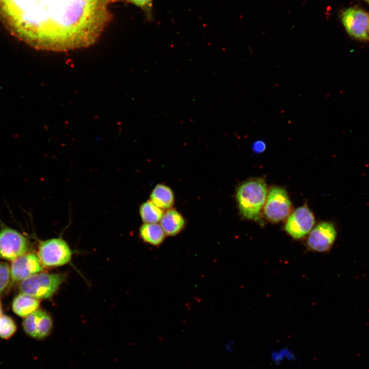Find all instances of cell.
I'll return each mask as SVG.
<instances>
[{
	"mask_svg": "<svg viewBox=\"0 0 369 369\" xmlns=\"http://www.w3.org/2000/svg\"><path fill=\"white\" fill-rule=\"evenodd\" d=\"M265 149L266 144L261 140H256L252 145V150L256 153H262L265 151Z\"/></svg>",
	"mask_w": 369,
	"mask_h": 369,
	"instance_id": "obj_21",
	"label": "cell"
},
{
	"mask_svg": "<svg viewBox=\"0 0 369 369\" xmlns=\"http://www.w3.org/2000/svg\"><path fill=\"white\" fill-rule=\"evenodd\" d=\"M270 358L276 365H279L284 361L295 362L299 359L296 353L288 347L271 350L270 352Z\"/></svg>",
	"mask_w": 369,
	"mask_h": 369,
	"instance_id": "obj_17",
	"label": "cell"
},
{
	"mask_svg": "<svg viewBox=\"0 0 369 369\" xmlns=\"http://www.w3.org/2000/svg\"><path fill=\"white\" fill-rule=\"evenodd\" d=\"M291 202L285 189L281 187L271 189L266 197L263 212L268 220L279 222L289 215Z\"/></svg>",
	"mask_w": 369,
	"mask_h": 369,
	"instance_id": "obj_6",
	"label": "cell"
},
{
	"mask_svg": "<svg viewBox=\"0 0 369 369\" xmlns=\"http://www.w3.org/2000/svg\"><path fill=\"white\" fill-rule=\"evenodd\" d=\"M314 224V216L305 205L298 208L290 215L284 230L293 238L299 239L309 233Z\"/></svg>",
	"mask_w": 369,
	"mask_h": 369,
	"instance_id": "obj_8",
	"label": "cell"
},
{
	"mask_svg": "<svg viewBox=\"0 0 369 369\" xmlns=\"http://www.w3.org/2000/svg\"><path fill=\"white\" fill-rule=\"evenodd\" d=\"M10 280V267L7 263L0 262V293L6 290Z\"/></svg>",
	"mask_w": 369,
	"mask_h": 369,
	"instance_id": "obj_19",
	"label": "cell"
},
{
	"mask_svg": "<svg viewBox=\"0 0 369 369\" xmlns=\"http://www.w3.org/2000/svg\"><path fill=\"white\" fill-rule=\"evenodd\" d=\"M266 197L267 187L263 178H252L243 182L236 191L238 208L242 216L263 223L260 214Z\"/></svg>",
	"mask_w": 369,
	"mask_h": 369,
	"instance_id": "obj_2",
	"label": "cell"
},
{
	"mask_svg": "<svg viewBox=\"0 0 369 369\" xmlns=\"http://www.w3.org/2000/svg\"><path fill=\"white\" fill-rule=\"evenodd\" d=\"M17 329L16 325L12 318L2 315L0 317V337L8 339L12 337Z\"/></svg>",
	"mask_w": 369,
	"mask_h": 369,
	"instance_id": "obj_18",
	"label": "cell"
},
{
	"mask_svg": "<svg viewBox=\"0 0 369 369\" xmlns=\"http://www.w3.org/2000/svg\"><path fill=\"white\" fill-rule=\"evenodd\" d=\"M368 34H369V26H368Z\"/></svg>",
	"mask_w": 369,
	"mask_h": 369,
	"instance_id": "obj_25",
	"label": "cell"
},
{
	"mask_svg": "<svg viewBox=\"0 0 369 369\" xmlns=\"http://www.w3.org/2000/svg\"><path fill=\"white\" fill-rule=\"evenodd\" d=\"M39 306L38 299L22 293L14 298L12 305L13 312L22 317H26L37 310Z\"/></svg>",
	"mask_w": 369,
	"mask_h": 369,
	"instance_id": "obj_13",
	"label": "cell"
},
{
	"mask_svg": "<svg viewBox=\"0 0 369 369\" xmlns=\"http://www.w3.org/2000/svg\"><path fill=\"white\" fill-rule=\"evenodd\" d=\"M109 0H0V19L41 50L64 51L95 43L109 25Z\"/></svg>",
	"mask_w": 369,
	"mask_h": 369,
	"instance_id": "obj_1",
	"label": "cell"
},
{
	"mask_svg": "<svg viewBox=\"0 0 369 369\" xmlns=\"http://www.w3.org/2000/svg\"><path fill=\"white\" fill-rule=\"evenodd\" d=\"M23 326L29 336L37 340H43L51 333L53 321L47 312L37 310L25 317Z\"/></svg>",
	"mask_w": 369,
	"mask_h": 369,
	"instance_id": "obj_10",
	"label": "cell"
},
{
	"mask_svg": "<svg viewBox=\"0 0 369 369\" xmlns=\"http://www.w3.org/2000/svg\"><path fill=\"white\" fill-rule=\"evenodd\" d=\"M150 199L156 206L163 209H170L174 204V196L170 188L158 184L152 190Z\"/></svg>",
	"mask_w": 369,
	"mask_h": 369,
	"instance_id": "obj_15",
	"label": "cell"
},
{
	"mask_svg": "<svg viewBox=\"0 0 369 369\" xmlns=\"http://www.w3.org/2000/svg\"><path fill=\"white\" fill-rule=\"evenodd\" d=\"M65 279L61 274L38 273L21 281L19 289L22 293L38 299L48 298L57 290Z\"/></svg>",
	"mask_w": 369,
	"mask_h": 369,
	"instance_id": "obj_3",
	"label": "cell"
},
{
	"mask_svg": "<svg viewBox=\"0 0 369 369\" xmlns=\"http://www.w3.org/2000/svg\"><path fill=\"white\" fill-rule=\"evenodd\" d=\"M142 9L146 14L148 18L152 17V5L154 0H127Z\"/></svg>",
	"mask_w": 369,
	"mask_h": 369,
	"instance_id": "obj_20",
	"label": "cell"
},
{
	"mask_svg": "<svg viewBox=\"0 0 369 369\" xmlns=\"http://www.w3.org/2000/svg\"><path fill=\"white\" fill-rule=\"evenodd\" d=\"M139 214L145 223H157L160 221L163 211L152 201L148 200L140 206Z\"/></svg>",
	"mask_w": 369,
	"mask_h": 369,
	"instance_id": "obj_16",
	"label": "cell"
},
{
	"mask_svg": "<svg viewBox=\"0 0 369 369\" xmlns=\"http://www.w3.org/2000/svg\"><path fill=\"white\" fill-rule=\"evenodd\" d=\"M38 257L34 253L25 254L13 260L10 266L11 283L22 281L43 270Z\"/></svg>",
	"mask_w": 369,
	"mask_h": 369,
	"instance_id": "obj_11",
	"label": "cell"
},
{
	"mask_svg": "<svg viewBox=\"0 0 369 369\" xmlns=\"http://www.w3.org/2000/svg\"><path fill=\"white\" fill-rule=\"evenodd\" d=\"M2 315V308L0 302V317Z\"/></svg>",
	"mask_w": 369,
	"mask_h": 369,
	"instance_id": "obj_23",
	"label": "cell"
},
{
	"mask_svg": "<svg viewBox=\"0 0 369 369\" xmlns=\"http://www.w3.org/2000/svg\"><path fill=\"white\" fill-rule=\"evenodd\" d=\"M369 4V0H364Z\"/></svg>",
	"mask_w": 369,
	"mask_h": 369,
	"instance_id": "obj_24",
	"label": "cell"
},
{
	"mask_svg": "<svg viewBox=\"0 0 369 369\" xmlns=\"http://www.w3.org/2000/svg\"><path fill=\"white\" fill-rule=\"evenodd\" d=\"M29 242L17 231L1 224L0 229V258L13 260L28 251Z\"/></svg>",
	"mask_w": 369,
	"mask_h": 369,
	"instance_id": "obj_5",
	"label": "cell"
},
{
	"mask_svg": "<svg viewBox=\"0 0 369 369\" xmlns=\"http://www.w3.org/2000/svg\"><path fill=\"white\" fill-rule=\"evenodd\" d=\"M336 236V228L332 222H320L310 232L307 246L316 252H327L332 247Z\"/></svg>",
	"mask_w": 369,
	"mask_h": 369,
	"instance_id": "obj_9",
	"label": "cell"
},
{
	"mask_svg": "<svg viewBox=\"0 0 369 369\" xmlns=\"http://www.w3.org/2000/svg\"><path fill=\"white\" fill-rule=\"evenodd\" d=\"M235 345L234 342L233 341H230L226 343L225 345V352L230 354H232L234 353V346Z\"/></svg>",
	"mask_w": 369,
	"mask_h": 369,
	"instance_id": "obj_22",
	"label": "cell"
},
{
	"mask_svg": "<svg viewBox=\"0 0 369 369\" xmlns=\"http://www.w3.org/2000/svg\"><path fill=\"white\" fill-rule=\"evenodd\" d=\"M160 225L166 235L175 236L184 229L186 221L182 215L174 209H169L165 213L160 221Z\"/></svg>",
	"mask_w": 369,
	"mask_h": 369,
	"instance_id": "obj_12",
	"label": "cell"
},
{
	"mask_svg": "<svg viewBox=\"0 0 369 369\" xmlns=\"http://www.w3.org/2000/svg\"><path fill=\"white\" fill-rule=\"evenodd\" d=\"M71 251L66 242L61 238H52L40 242L38 257L43 266H58L69 262Z\"/></svg>",
	"mask_w": 369,
	"mask_h": 369,
	"instance_id": "obj_4",
	"label": "cell"
},
{
	"mask_svg": "<svg viewBox=\"0 0 369 369\" xmlns=\"http://www.w3.org/2000/svg\"><path fill=\"white\" fill-rule=\"evenodd\" d=\"M139 235L144 242L154 246L160 245L166 237L161 225L156 223H144L140 227Z\"/></svg>",
	"mask_w": 369,
	"mask_h": 369,
	"instance_id": "obj_14",
	"label": "cell"
},
{
	"mask_svg": "<svg viewBox=\"0 0 369 369\" xmlns=\"http://www.w3.org/2000/svg\"><path fill=\"white\" fill-rule=\"evenodd\" d=\"M341 20L351 36L360 40L367 39L369 15L364 10L354 7L347 8L342 13Z\"/></svg>",
	"mask_w": 369,
	"mask_h": 369,
	"instance_id": "obj_7",
	"label": "cell"
}]
</instances>
